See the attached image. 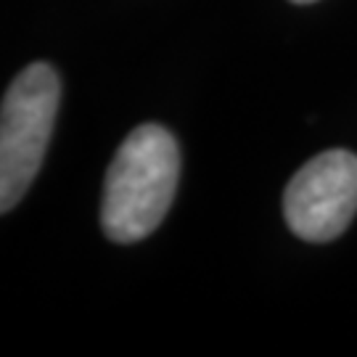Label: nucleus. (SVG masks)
<instances>
[{
  "label": "nucleus",
  "mask_w": 357,
  "mask_h": 357,
  "mask_svg": "<svg viewBox=\"0 0 357 357\" xmlns=\"http://www.w3.org/2000/svg\"><path fill=\"white\" fill-rule=\"evenodd\" d=\"M59 75L29 64L13 79L0 109V209L11 212L38 175L59 112Z\"/></svg>",
  "instance_id": "f03ea898"
},
{
  "label": "nucleus",
  "mask_w": 357,
  "mask_h": 357,
  "mask_svg": "<svg viewBox=\"0 0 357 357\" xmlns=\"http://www.w3.org/2000/svg\"><path fill=\"white\" fill-rule=\"evenodd\" d=\"M289 228L305 241L339 238L357 215V156L352 151H323L310 159L283 193Z\"/></svg>",
  "instance_id": "7ed1b4c3"
},
{
  "label": "nucleus",
  "mask_w": 357,
  "mask_h": 357,
  "mask_svg": "<svg viewBox=\"0 0 357 357\" xmlns=\"http://www.w3.org/2000/svg\"><path fill=\"white\" fill-rule=\"evenodd\" d=\"M180 178V151L162 125H141L116 149L103 180L101 225L116 243L151 236L167 217Z\"/></svg>",
  "instance_id": "f257e3e1"
},
{
  "label": "nucleus",
  "mask_w": 357,
  "mask_h": 357,
  "mask_svg": "<svg viewBox=\"0 0 357 357\" xmlns=\"http://www.w3.org/2000/svg\"><path fill=\"white\" fill-rule=\"evenodd\" d=\"M291 3H299V6H307V3H315V0H291Z\"/></svg>",
  "instance_id": "20e7f679"
}]
</instances>
